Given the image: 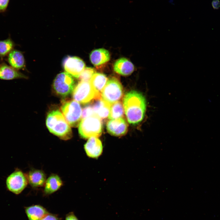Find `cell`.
<instances>
[{
	"label": "cell",
	"instance_id": "6",
	"mask_svg": "<svg viewBox=\"0 0 220 220\" xmlns=\"http://www.w3.org/2000/svg\"><path fill=\"white\" fill-rule=\"evenodd\" d=\"M73 76L67 72H61L55 77L53 83L54 90L61 97H66L72 93L75 87Z\"/></svg>",
	"mask_w": 220,
	"mask_h": 220
},
{
	"label": "cell",
	"instance_id": "2",
	"mask_svg": "<svg viewBox=\"0 0 220 220\" xmlns=\"http://www.w3.org/2000/svg\"><path fill=\"white\" fill-rule=\"evenodd\" d=\"M46 124L50 132L61 139L67 140L72 137L70 126L59 110H53L48 113Z\"/></svg>",
	"mask_w": 220,
	"mask_h": 220
},
{
	"label": "cell",
	"instance_id": "13",
	"mask_svg": "<svg viewBox=\"0 0 220 220\" xmlns=\"http://www.w3.org/2000/svg\"><path fill=\"white\" fill-rule=\"evenodd\" d=\"M28 182L33 188L43 186L46 181V175L40 170L33 169L30 170L26 176Z\"/></svg>",
	"mask_w": 220,
	"mask_h": 220
},
{
	"label": "cell",
	"instance_id": "4",
	"mask_svg": "<svg viewBox=\"0 0 220 220\" xmlns=\"http://www.w3.org/2000/svg\"><path fill=\"white\" fill-rule=\"evenodd\" d=\"M61 109L70 126H78L81 121L82 112L79 103L73 100H64L62 102Z\"/></svg>",
	"mask_w": 220,
	"mask_h": 220
},
{
	"label": "cell",
	"instance_id": "20",
	"mask_svg": "<svg viewBox=\"0 0 220 220\" xmlns=\"http://www.w3.org/2000/svg\"><path fill=\"white\" fill-rule=\"evenodd\" d=\"M97 100L92 106L95 115L100 119H105L109 116L111 105L101 98Z\"/></svg>",
	"mask_w": 220,
	"mask_h": 220
},
{
	"label": "cell",
	"instance_id": "3",
	"mask_svg": "<svg viewBox=\"0 0 220 220\" xmlns=\"http://www.w3.org/2000/svg\"><path fill=\"white\" fill-rule=\"evenodd\" d=\"M102 127L101 119L94 115L82 119L79 124V132L83 138L97 137L101 135Z\"/></svg>",
	"mask_w": 220,
	"mask_h": 220
},
{
	"label": "cell",
	"instance_id": "17",
	"mask_svg": "<svg viewBox=\"0 0 220 220\" xmlns=\"http://www.w3.org/2000/svg\"><path fill=\"white\" fill-rule=\"evenodd\" d=\"M110 57L109 52L103 48L94 50L90 55L91 63L95 66H99L106 63L110 60Z\"/></svg>",
	"mask_w": 220,
	"mask_h": 220
},
{
	"label": "cell",
	"instance_id": "9",
	"mask_svg": "<svg viewBox=\"0 0 220 220\" xmlns=\"http://www.w3.org/2000/svg\"><path fill=\"white\" fill-rule=\"evenodd\" d=\"M63 65L66 72L77 78H79L85 68L83 61L76 57L68 56L66 57L64 61Z\"/></svg>",
	"mask_w": 220,
	"mask_h": 220
},
{
	"label": "cell",
	"instance_id": "16",
	"mask_svg": "<svg viewBox=\"0 0 220 220\" xmlns=\"http://www.w3.org/2000/svg\"><path fill=\"white\" fill-rule=\"evenodd\" d=\"M62 185V181L58 175L51 174L46 180L44 193L45 195H50L58 190Z\"/></svg>",
	"mask_w": 220,
	"mask_h": 220
},
{
	"label": "cell",
	"instance_id": "14",
	"mask_svg": "<svg viewBox=\"0 0 220 220\" xmlns=\"http://www.w3.org/2000/svg\"><path fill=\"white\" fill-rule=\"evenodd\" d=\"M6 61L10 66L18 70L24 69L25 67L24 56L19 50H13L7 56Z\"/></svg>",
	"mask_w": 220,
	"mask_h": 220
},
{
	"label": "cell",
	"instance_id": "29",
	"mask_svg": "<svg viewBox=\"0 0 220 220\" xmlns=\"http://www.w3.org/2000/svg\"><path fill=\"white\" fill-rule=\"evenodd\" d=\"M1 63L0 62V64H1Z\"/></svg>",
	"mask_w": 220,
	"mask_h": 220
},
{
	"label": "cell",
	"instance_id": "24",
	"mask_svg": "<svg viewBox=\"0 0 220 220\" xmlns=\"http://www.w3.org/2000/svg\"><path fill=\"white\" fill-rule=\"evenodd\" d=\"M94 115H95L92 106L88 105L83 109L82 118L83 119Z\"/></svg>",
	"mask_w": 220,
	"mask_h": 220
},
{
	"label": "cell",
	"instance_id": "10",
	"mask_svg": "<svg viewBox=\"0 0 220 220\" xmlns=\"http://www.w3.org/2000/svg\"><path fill=\"white\" fill-rule=\"evenodd\" d=\"M128 125L125 119L120 118L108 121L106 125L108 132L111 135L121 136L127 132Z\"/></svg>",
	"mask_w": 220,
	"mask_h": 220
},
{
	"label": "cell",
	"instance_id": "12",
	"mask_svg": "<svg viewBox=\"0 0 220 220\" xmlns=\"http://www.w3.org/2000/svg\"><path fill=\"white\" fill-rule=\"evenodd\" d=\"M27 78L26 75L9 65L3 62L0 64V79L9 80Z\"/></svg>",
	"mask_w": 220,
	"mask_h": 220
},
{
	"label": "cell",
	"instance_id": "7",
	"mask_svg": "<svg viewBox=\"0 0 220 220\" xmlns=\"http://www.w3.org/2000/svg\"><path fill=\"white\" fill-rule=\"evenodd\" d=\"M74 100L82 104L88 103L93 99H100L91 86L90 81H80L72 92Z\"/></svg>",
	"mask_w": 220,
	"mask_h": 220
},
{
	"label": "cell",
	"instance_id": "22",
	"mask_svg": "<svg viewBox=\"0 0 220 220\" xmlns=\"http://www.w3.org/2000/svg\"><path fill=\"white\" fill-rule=\"evenodd\" d=\"M112 105L108 116L109 119H112L122 118L124 115V108L121 102L118 101Z\"/></svg>",
	"mask_w": 220,
	"mask_h": 220
},
{
	"label": "cell",
	"instance_id": "23",
	"mask_svg": "<svg viewBox=\"0 0 220 220\" xmlns=\"http://www.w3.org/2000/svg\"><path fill=\"white\" fill-rule=\"evenodd\" d=\"M96 72L95 70L91 67H86L80 74L79 78L80 81H90Z\"/></svg>",
	"mask_w": 220,
	"mask_h": 220
},
{
	"label": "cell",
	"instance_id": "8",
	"mask_svg": "<svg viewBox=\"0 0 220 220\" xmlns=\"http://www.w3.org/2000/svg\"><path fill=\"white\" fill-rule=\"evenodd\" d=\"M28 182L26 176L21 170L18 169L10 174L6 181L8 190L16 195L22 192L27 186Z\"/></svg>",
	"mask_w": 220,
	"mask_h": 220
},
{
	"label": "cell",
	"instance_id": "15",
	"mask_svg": "<svg viewBox=\"0 0 220 220\" xmlns=\"http://www.w3.org/2000/svg\"><path fill=\"white\" fill-rule=\"evenodd\" d=\"M113 68L116 72L124 76L130 75L135 69L132 63L125 58L117 60L114 64Z\"/></svg>",
	"mask_w": 220,
	"mask_h": 220
},
{
	"label": "cell",
	"instance_id": "5",
	"mask_svg": "<svg viewBox=\"0 0 220 220\" xmlns=\"http://www.w3.org/2000/svg\"><path fill=\"white\" fill-rule=\"evenodd\" d=\"M123 91L122 86L116 78L109 79L101 94L102 99L111 105L118 101L122 97Z\"/></svg>",
	"mask_w": 220,
	"mask_h": 220
},
{
	"label": "cell",
	"instance_id": "25",
	"mask_svg": "<svg viewBox=\"0 0 220 220\" xmlns=\"http://www.w3.org/2000/svg\"><path fill=\"white\" fill-rule=\"evenodd\" d=\"M10 0H0V13L5 12L7 9Z\"/></svg>",
	"mask_w": 220,
	"mask_h": 220
},
{
	"label": "cell",
	"instance_id": "21",
	"mask_svg": "<svg viewBox=\"0 0 220 220\" xmlns=\"http://www.w3.org/2000/svg\"><path fill=\"white\" fill-rule=\"evenodd\" d=\"M15 44L10 36L7 38L0 40V58L2 60L14 49Z\"/></svg>",
	"mask_w": 220,
	"mask_h": 220
},
{
	"label": "cell",
	"instance_id": "27",
	"mask_svg": "<svg viewBox=\"0 0 220 220\" xmlns=\"http://www.w3.org/2000/svg\"><path fill=\"white\" fill-rule=\"evenodd\" d=\"M65 220H79L73 212H70L66 216Z\"/></svg>",
	"mask_w": 220,
	"mask_h": 220
},
{
	"label": "cell",
	"instance_id": "11",
	"mask_svg": "<svg viewBox=\"0 0 220 220\" xmlns=\"http://www.w3.org/2000/svg\"><path fill=\"white\" fill-rule=\"evenodd\" d=\"M87 155L89 157L97 158L102 153L103 146L101 141L97 137L89 138L84 145Z\"/></svg>",
	"mask_w": 220,
	"mask_h": 220
},
{
	"label": "cell",
	"instance_id": "18",
	"mask_svg": "<svg viewBox=\"0 0 220 220\" xmlns=\"http://www.w3.org/2000/svg\"><path fill=\"white\" fill-rule=\"evenodd\" d=\"M28 220H40L49 213L42 206L35 205L24 207Z\"/></svg>",
	"mask_w": 220,
	"mask_h": 220
},
{
	"label": "cell",
	"instance_id": "28",
	"mask_svg": "<svg viewBox=\"0 0 220 220\" xmlns=\"http://www.w3.org/2000/svg\"><path fill=\"white\" fill-rule=\"evenodd\" d=\"M211 5L214 9H218L220 7V1L219 0H213Z\"/></svg>",
	"mask_w": 220,
	"mask_h": 220
},
{
	"label": "cell",
	"instance_id": "1",
	"mask_svg": "<svg viewBox=\"0 0 220 220\" xmlns=\"http://www.w3.org/2000/svg\"><path fill=\"white\" fill-rule=\"evenodd\" d=\"M123 106L130 123L136 125L143 120L146 110V101L141 93L135 90L127 93L123 98Z\"/></svg>",
	"mask_w": 220,
	"mask_h": 220
},
{
	"label": "cell",
	"instance_id": "26",
	"mask_svg": "<svg viewBox=\"0 0 220 220\" xmlns=\"http://www.w3.org/2000/svg\"><path fill=\"white\" fill-rule=\"evenodd\" d=\"M40 220H61V218L56 215L49 213Z\"/></svg>",
	"mask_w": 220,
	"mask_h": 220
},
{
	"label": "cell",
	"instance_id": "19",
	"mask_svg": "<svg viewBox=\"0 0 220 220\" xmlns=\"http://www.w3.org/2000/svg\"><path fill=\"white\" fill-rule=\"evenodd\" d=\"M108 78L103 74L95 73L90 82V85L99 99L101 98L102 91L105 85Z\"/></svg>",
	"mask_w": 220,
	"mask_h": 220
}]
</instances>
